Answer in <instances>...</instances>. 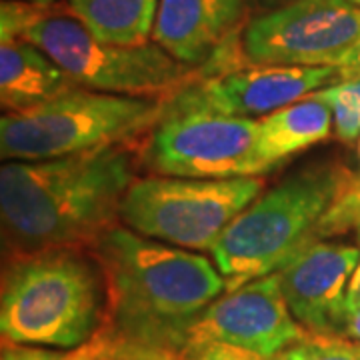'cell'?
<instances>
[{
  "label": "cell",
  "mask_w": 360,
  "mask_h": 360,
  "mask_svg": "<svg viewBox=\"0 0 360 360\" xmlns=\"http://www.w3.org/2000/svg\"><path fill=\"white\" fill-rule=\"evenodd\" d=\"M142 141L0 168L2 260L46 250H90L120 220L142 162Z\"/></svg>",
  "instance_id": "cell-1"
},
{
  "label": "cell",
  "mask_w": 360,
  "mask_h": 360,
  "mask_svg": "<svg viewBox=\"0 0 360 360\" xmlns=\"http://www.w3.org/2000/svg\"><path fill=\"white\" fill-rule=\"evenodd\" d=\"M106 284L101 336L112 354L148 352L180 360L186 333L226 278L202 255L115 224L90 248Z\"/></svg>",
  "instance_id": "cell-2"
},
{
  "label": "cell",
  "mask_w": 360,
  "mask_h": 360,
  "mask_svg": "<svg viewBox=\"0 0 360 360\" xmlns=\"http://www.w3.org/2000/svg\"><path fill=\"white\" fill-rule=\"evenodd\" d=\"M106 284L90 250H46L4 260L2 345L72 350L101 333Z\"/></svg>",
  "instance_id": "cell-3"
},
{
  "label": "cell",
  "mask_w": 360,
  "mask_h": 360,
  "mask_svg": "<svg viewBox=\"0 0 360 360\" xmlns=\"http://www.w3.org/2000/svg\"><path fill=\"white\" fill-rule=\"evenodd\" d=\"M354 180L338 162H314L246 206L210 248L226 290L276 272L298 250L319 240L321 220Z\"/></svg>",
  "instance_id": "cell-4"
},
{
  "label": "cell",
  "mask_w": 360,
  "mask_h": 360,
  "mask_svg": "<svg viewBox=\"0 0 360 360\" xmlns=\"http://www.w3.org/2000/svg\"><path fill=\"white\" fill-rule=\"evenodd\" d=\"M165 103L75 86L49 103L4 112L0 155L4 160H49L141 142L160 118Z\"/></svg>",
  "instance_id": "cell-5"
},
{
  "label": "cell",
  "mask_w": 360,
  "mask_h": 360,
  "mask_svg": "<svg viewBox=\"0 0 360 360\" xmlns=\"http://www.w3.org/2000/svg\"><path fill=\"white\" fill-rule=\"evenodd\" d=\"M25 40L37 44L77 84L98 92L167 101L200 78L202 70L182 65L160 44H110L96 39L70 13L52 6Z\"/></svg>",
  "instance_id": "cell-6"
},
{
  "label": "cell",
  "mask_w": 360,
  "mask_h": 360,
  "mask_svg": "<svg viewBox=\"0 0 360 360\" xmlns=\"http://www.w3.org/2000/svg\"><path fill=\"white\" fill-rule=\"evenodd\" d=\"M260 176L134 179L120 205L130 231L165 245L210 250L246 206L262 193Z\"/></svg>",
  "instance_id": "cell-7"
},
{
  "label": "cell",
  "mask_w": 360,
  "mask_h": 360,
  "mask_svg": "<svg viewBox=\"0 0 360 360\" xmlns=\"http://www.w3.org/2000/svg\"><path fill=\"white\" fill-rule=\"evenodd\" d=\"M194 82L167 98L162 115L142 141V165L160 176H255L252 150L260 120L212 108Z\"/></svg>",
  "instance_id": "cell-8"
},
{
  "label": "cell",
  "mask_w": 360,
  "mask_h": 360,
  "mask_svg": "<svg viewBox=\"0 0 360 360\" xmlns=\"http://www.w3.org/2000/svg\"><path fill=\"white\" fill-rule=\"evenodd\" d=\"M360 42L352 0H295L252 16L238 40L243 65L338 66Z\"/></svg>",
  "instance_id": "cell-9"
},
{
  "label": "cell",
  "mask_w": 360,
  "mask_h": 360,
  "mask_svg": "<svg viewBox=\"0 0 360 360\" xmlns=\"http://www.w3.org/2000/svg\"><path fill=\"white\" fill-rule=\"evenodd\" d=\"M307 328L290 312L276 272L220 295L186 333L180 359L206 345H231L272 359Z\"/></svg>",
  "instance_id": "cell-10"
},
{
  "label": "cell",
  "mask_w": 360,
  "mask_h": 360,
  "mask_svg": "<svg viewBox=\"0 0 360 360\" xmlns=\"http://www.w3.org/2000/svg\"><path fill=\"white\" fill-rule=\"evenodd\" d=\"M359 260L356 246L314 240L276 270L286 304L307 330L338 335Z\"/></svg>",
  "instance_id": "cell-11"
},
{
  "label": "cell",
  "mask_w": 360,
  "mask_h": 360,
  "mask_svg": "<svg viewBox=\"0 0 360 360\" xmlns=\"http://www.w3.org/2000/svg\"><path fill=\"white\" fill-rule=\"evenodd\" d=\"M338 80L336 66L238 65L200 77V98L220 112L245 118L266 116Z\"/></svg>",
  "instance_id": "cell-12"
},
{
  "label": "cell",
  "mask_w": 360,
  "mask_h": 360,
  "mask_svg": "<svg viewBox=\"0 0 360 360\" xmlns=\"http://www.w3.org/2000/svg\"><path fill=\"white\" fill-rule=\"evenodd\" d=\"M248 13V0H160L153 40L182 65L205 72Z\"/></svg>",
  "instance_id": "cell-13"
},
{
  "label": "cell",
  "mask_w": 360,
  "mask_h": 360,
  "mask_svg": "<svg viewBox=\"0 0 360 360\" xmlns=\"http://www.w3.org/2000/svg\"><path fill=\"white\" fill-rule=\"evenodd\" d=\"M335 127L333 110L316 92L266 115L258 124L252 150V174L258 176L288 156L326 141Z\"/></svg>",
  "instance_id": "cell-14"
},
{
  "label": "cell",
  "mask_w": 360,
  "mask_h": 360,
  "mask_svg": "<svg viewBox=\"0 0 360 360\" xmlns=\"http://www.w3.org/2000/svg\"><path fill=\"white\" fill-rule=\"evenodd\" d=\"M80 86L30 40L0 44V103L6 112L26 110Z\"/></svg>",
  "instance_id": "cell-15"
},
{
  "label": "cell",
  "mask_w": 360,
  "mask_h": 360,
  "mask_svg": "<svg viewBox=\"0 0 360 360\" xmlns=\"http://www.w3.org/2000/svg\"><path fill=\"white\" fill-rule=\"evenodd\" d=\"M160 0H66L68 13L96 39L139 46L150 42Z\"/></svg>",
  "instance_id": "cell-16"
},
{
  "label": "cell",
  "mask_w": 360,
  "mask_h": 360,
  "mask_svg": "<svg viewBox=\"0 0 360 360\" xmlns=\"http://www.w3.org/2000/svg\"><path fill=\"white\" fill-rule=\"evenodd\" d=\"M269 360H360V342L336 333L307 330Z\"/></svg>",
  "instance_id": "cell-17"
},
{
  "label": "cell",
  "mask_w": 360,
  "mask_h": 360,
  "mask_svg": "<svg viewBox=\"0 0 360 360\" xmlns=\"http://www.w3.org/2000/svg\"><path fill=\"white\" fill-rule=\"evenodd\" d=\"M333 110L336 136L342 142H354L360 136V78L336 80L316 90Z\"/></svg>",
  "instance_id": "cell-18"
},
{
  "label": "cell",
  "mask_w": 360,
  "mask_h": 360,
  "mask_svg": "<svg viewBox=\"0 0 360 360\" xmlns=\"http://www.w3.org/2000/svg\"><path fill=\"white\" fill-rule=\"evenodd\" d=\"M52 6L34 4L28 0H2V4H0V39L2 42L25 39L28 30L37 25Z\"/></svg>",
  "instance_id": "cell-19"
},
{
  "label": "cell",
  "mask_w": 360,
  "mask_h": 360,
  "mask_svg": "<svg viewBox=\"0 0 360 360\" xmlns=\"http://www.w3.org/2000/svg\"><path fill=\"white\" fill-rule=\"evenodd\" d=\"M86 352V345L72 350L49 347H26V345H2L0 360H80Z\"/></svg>",
  "instance_id": "cell-20"
},
{
  "label": "cell",
  "mask_w": 360,
  "mask_h": 360,
  "mask_svg": "<svg viewBox=\"0 0 360 360\" xmlns=\"http://www.w3.org/2000/svg\"><path fill=\"white\" fill-rule=\"evenodd\" d=\"M180 360H269L257 352L231 345H206L186 352Z\"/></svg>",
  "instance_id": "cell-21"
},
{
  "label": "cell",
  "mask_w": 360,
  "mask_h": 360,
  "mask_svg": "<svg viewBox=\"0 0 360 360\" xmlns=\"http://www.w3.org/2000/svg\"><path fill=\"white\" fill-rule=\"evenodd\" d=\"M338 70V80H345V78H360V42L348 52L347 58L336 66Z\"/></svg>",
  "instance_id": "cell-22"
},
{
  "label": "cell",
  "mask_w": 360,
  "mask_h": 360,
  "mask_svg": "<svg viewBox=\"0 0 360 360\" xmlns=\"http://www.w3.org/2000/svg\"><path fill=\"white\" fill-rule=\"evenodd\" d=\"M359 231V243H360V226L356 229ZM360 309V260L359 266L354 270L352 278H350V284H348L347 290V300H345V314L352 312V310Z\"/></svg>",
  "instance_id": "cell-23"
},
{
  "label": "cell",
  "mask_w": 360,
  "mask_h": 360,
  "mask_svg": "<svg viewBox=\"0 0 360 360\" xmlns=\"http://www.w3.org/2000/svg\"><path fill=\"white\" fill-rule=\"evenodd\" d=\"M80 360H115V354L101 336H94L90 342H86V352Z\"/></svg>",
  "instance_id": "cell-24"
},
{
  "label": "cell",
  "mask_w": 360,
  "mask_h": 360,
  "mask_svg": "<svg viewBox=\"0 0 360 360\" xmlns=\"http://www.w3.org/2000/svg\"><path fill=\"white\" fill-rule=\"evenodd\" d=\"M338 335L347 336V338H350V340H356V342H360V309L352 310V312L345 314V321H342V324H340Z\"/></svg>",
  "instance_id": "cell-25"
},
{
  "label": "cell",
  "mask_w": 360,
  "mask_h": 360,
  "mask_svg": "<svg viewBox=\"0 0 360 360\" xmlns=\"http://www.w3.org/2000/svg\"><path fill=\"white\" fill-rule=\"evenodd\" d=\"M290 2H295V0H248V11L252 13V16H257V14L276 11Z\"/></svg>",
  "instance_id": "cell-26"
},
{
  "label": "cell",
  "mask_w": 360,
  "mask_h": 360,
  "mask_svg": "<svg viewBox=\"0 0 360 360\" xmlns=\"http://www.w3.org/2000/svg\"><path fill=\"white\" fill-rule=\"evenodd\" d=\"M115 360H176L168 356H158V354H148V352H130V354H120Z\"/></svg>",
  "instance_id": "cell-27"
},
{
  "label": "cell",
  "mask_w": 360,
  "mask_h": 360,
  "mask_svg": "<svg viewBox=\"0 0 360 360\" xmlns=\"http://www.w3.org/2000/svg\"><path fill=\"white\" fill-rule=\"evenodd\" d=\"M28 2H34V4H44V6H52L56 0H28Z\"/></svg>",
  "instance_id": "cell-28"
},
{
  "label": "cell",
  "mask_w": 360,
  "mask_h": 360,
  "mask_svg": "<svg viewBox=\"0 0 360 360\" xmlns=\"http://www.w3.org/2000/svg\"><path fill=\"white\" fill-rule=\"evenodd\" d=\"M352 2H356V4H359V6H360V0H352Z\"/></svg>",
  "instance_id": "cell-29"
},
{
  "label": "cell",
  "mask_w": 360,
  "mask_h": 360,
  "mask_svg": "<svg viewBox=\"0 0 360 360\" xmlns=\"http://www.w3.org/2000/svg\"><path fill=\"white\" fill-rule=\"evenodd\" d=\"M359 158H360V141H359Z\"/></svg>",
  "instance_id": "cell-30"
}]
</instances>
